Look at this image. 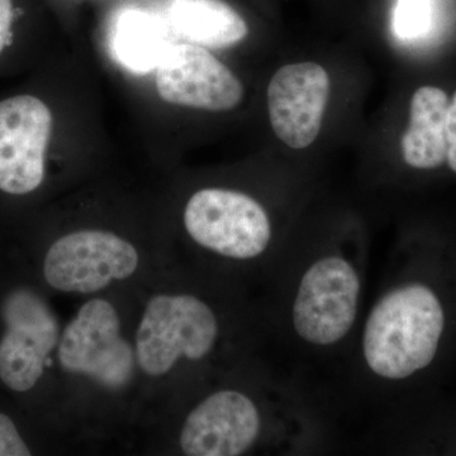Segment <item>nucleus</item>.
Masks as SVG:
<instances>
[{"label": "nucleus", "mask_w": 456, "mask_h": 456, "mask_svg": "<svg viewBox=\"0 0 456 456\" xmlns=\"http://www.w3.org/2000/svg\"><path fill=\"white\" fill-rule=\"evenodd\" d=\"M317 419L296 393L274 384H224L198 399L178 435L187 456L296 452L317 439Z\"/></svg>", "instance_id": "obj_1"}, {"label": "nucleus", "mask_w": 456, "mask_h": 456, "mask_svg": "<svg viewBox=\"0 0 456 456\" xmlns=\"http://www.w3.org/2000/svg\"><path fill=\"white\" fill-rule=\"evenodd\" d=\"M279 317L302 350L330 354L354 341L362 318L367 256L345 242L287 256Z\"/></svg>", "instance_id": "obj_2"}, {"label": "nucleus", "mask_w": 456, "mask_h": 456, "mask_svg": "<svg viewBox=\"0 0 456 456\" xmlns=\"http://www.w3.org/2000/svg\"><path fill=\"white\" fill-rule=\"evenodd\" d=\"M448 325L439 292L419 278L387 279L356 332L360 374L375 388L406 383L431 367Z\"/></svg>", "instance_id": "obj_3"}, {"label": "nucleus", "mask_w": 456, "mask_h": 456, "mask_svg": "<svg viewBox=\"0 0 456 456\" xmlns=\"http://www.w3.org/2000/svg\"><path fill=\"white\" fill-rule=\"evenodd\" d=\"M226 314L208 297L163 292L146 302L134 336L139 373L161 380L183 368H200L224 353Z\"/></svg>", "instance_id": "obj_4"}, {"label": "nucleus", "mask_w": 456, "mask_h": 456, "mask_svg": "<svg viewBox=\"0 0 456 456\" xmlns=\"http://www.w3.org/2000/svg\"><path fill=\"white\" fill-rule=\"evenodd\" d=\"M183 228L208 257L235 266L275 259V227L260 200L239 189L206 187L189 196Z\"/></svg>", "instance_id": "obj_5"}, {"label": "nucleus", "mask_w": 456, "mask_h": 456, "mask_svg": "<svg viewBox=\"0 0 456 456\" xmlns=\"http://www.w3.org/2000/svg\"><path fill=\"white\" fill-rule=\"evenodd\" d=\"M56 359L62 373L112 395L130 388L139 374L119 311L99 297L84 302L61 330Z\"/></svg>", "instance_id": "obj_6"}, {"label": "nucleus", "mask_w": 456, "mask_h": 456, "mask_svg": "<svg viewBox=\"0 0 456 456\" xmlns=\"http://www.w3.org/2000/svg\"><path fill=\"white\" fill-rule=\"evenodd\" d=\"M139 248L116 231L84 227L57 237L42 261V275L60 293L95 294L139 272Z\"/></svg>", "instance_id": "obj_7"}, {"label": "nucleus", "mask_w": 456, "mask_h": 456, "mask_svg": "<svg viewBox=\"0 0 456 456\" xmlns=\"http://www.w3.org/2000/svg\"><path fill=\"white\" fill-rule=\"evenodd\" d=\"M56 113L36 93L0 99V193L23 198L40 191L49 173Z\"/></svg>", "instance_id": "obj_8"}, {"label": "nucleus", "mask_w": 456, "mask_h": 456, "mask_svg": "<svg viewBox=\"0 0 456 456\" xmlns=\"http://www.w3.org/2000/svg\"><path fill=\"white\" fill-rule=\"evenodd\" d=\"M0 382L16 393L32 391L56 354L61 327L55 311L37 290L18 287L3 299Z\"/></svg>", "instance_id": "obj_9"}, {"label": "nucleus", "mask_w": 456, "mask_h": 456, "mask_svg": "<svg viewBox=\"0 0 456 456\" xmlns=\"http://www.w3.org/2000/svg\"><path fill=\"white\" fill-rule=\"evenodd\" d=\"M152 75L156 94L170 107L228 112L245 97L244 84L212 50L188 42H174Z\"/></svg>", "instance_id": "obj_10"}, {"label": "nucleus", "mask_w": 456, "mask_h": 456, "mask_svg": "<svg viewBox=\"0 0 456 456\" xmlns=\"http://www.w3.org/2000/svg\"><path fill=\"white\" fill-rule=\"evenodd\" d=\"M270 125L275 136L293 150L317 140L330 95V77L317 62L281 66L268 86Z\"/></svg>", "instance_id": "obj_11"}, {"label": "nucleus", "mask_w": 456, "mask_h": 456, "mask_svg": "<svg viewBox=\"0 0 456 456\" xmlns=\"http://www.w3.org/2000/svg\"><path fill=\"white\" fill-rule=\"evenodd\" d=\"M110 55L134 75H151L176 42L163 13L141 7L119 9L110 23Z\"/></svg>", "instance_id": "obj_12"}, {"label": "nucleus", "mask_w": 456, "mask_h": 456, "mask_svg": "<svg viewBox=\"0 0 456 456\" xmlns=\"http://www.w3.org/2000/svg\"><path fill=\"white\" fill-rule=\"evenodd\" d=\"M163 14L176 40L208 50L230 49L248 35L244 18L224 0H169Z\"/></svg>", "instance_id": "obj_13"}, {"label": "nucleus", "mask_w": 456, "mask_h": 456, "mask_svg": "<svg viewBox=\"0 0 456 456\" xmlns=\"http://www.w3.org/2000/svg\"><path fill=\"white\" fill-rule=\"evenodd\" d=\"M448 94L436 86H421L411 99L410 125L402 137V155L417 170L437 169L446 163Z\"/></svg>", "instance_id": "obj_14"}, {"label": "nucleus", "mask_w": 456, "mask_h": 456, "mask_svg": "<svg viewBox=\"0 0 456 456\" xmlns=\"http://www.w3.org/2000/svg\"><path fill=\"white\" fill-rule=\"evenodd\" d=\"M435 0H397L393 12V31L401 40H416L430 28Z\"/></svg>", "instance_id": "obj_15"}, {"label": "nucleus", "mask_w": 456, "mask_h": 456, "mask_svg": "<svg viewBox=\"0 0 456 456\" xmlns=\"http://www.w3.org/2000/svg\"><path fill=\"white\" fill-rule=\"evenodd\" d=\"M31 448L27 445L13 419L0 412V456H29Z\"/></svg>", "instance_id": "obj_16"}, {"label": "nucleus", "mask_w": 456, "mask_h": 456, "mask_svg": "<svg viewBox=\"0 0 456 456\" xmlns=\"http://www.w3.org/2000/svg\"><path fill=\"white\" fill-rule=\"evenodd\" d=\"M17 9L14 0H0V59L16 40Z\"/></svg>", "instance_id": "obj_17"}, {"label": "nucleus", "mask_w": 456, "mask_h": 456, "mask_svg": "<svg viewBox=\"0 0 456 456\" xmlns=\"http://www.w3.org/2000/svg\"><path fill=\"white\" fill-rule=\"evenodd\" d=\"M446 141H448V163L450 169L456 173V93L450 102L446 114Z\"/></svg>", "instance_id": "obj_18"}]
</instances>
